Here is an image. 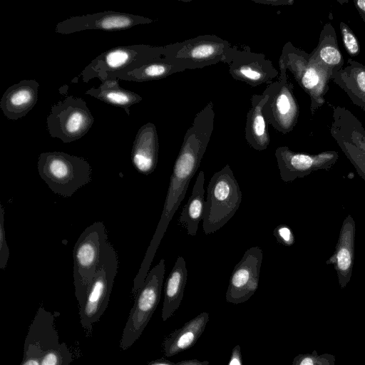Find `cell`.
Returning a JSON list of instances; mask_svg holds the SVG:
<instances>
[{
	"instance_id": "obj_1",
	"label": "cell",
	"mask_w": 365,
	"mask_h": 365,
	"mask_svg": "<svg viewBox=\"0 0 365 365\" xmlns=\"http://www.w3.org/2000/svg\"><path fill=\"white\" fill-rule=\"evenodd\" d=\"M38 174L51 191L63 197H71L91 181L92 168L83 158L59 152L39 155Z\"/></svg>"
},
{
	"instance_id": "obj_2",
	"label": "cell",
	"mask_w": 365,
	"mask_h": 365,
	"mask_svg": "<svg viewBox=\"0 0 365 365\" xmlns=\"http://www.w3.org/2000/svg\"><path fill=\"white\" fill-rule=\"evenodd\" d=\"M207 190L202 230L205 235H210L222 227L234 216L239 209L242 195L228 164L214 173Z\"/></svg>"
},
{
	"instance_id": "obj_3",
	"label": "cell",
	"mask_w": 365,
	"mask_h": 365,
	"mask_svg": "<svg viewBox=\"0 0 365 365\" xmlns=\"http://www.w3.org/2000/svg\"><path fill=\"white\" fill-rule=\"evenodd\" d=\"M110 244L105 225L100 221L87 227L77 240L73 257L74 294L78 304L93 280Z\"/></svg>"
},
{
	"instance_id": "obj_4",
	"label": "cell",
	"mask_w": 365,
	"mask_h": 365,
	"mask_svg": "<svg viewBox=\"0 0 365 365\" xmlns=\"http://www.w3.org/2000/svg\"><path fill=\"white\" fill-rule=\"evenodd\" d=\"M164 56L186 69L202 68L224 63L230 64L237 47L215 35L205 34L165 46Z\"/></svg>"
},
{
	"instance_id": "obj_5",
	"label": "cell",
	"mask_w": 365,
	"mask_h": 365,
	"mask_svg": "<svg viewBox=\"0 0 365 365\" xmlns=\"http://www.w3.org/2000/svg\"><path fill=\"white\" fill-rule=\"evenodd\" d=\"M165 47L145 44L120 46L103 52L85 67L83 82L97 78L101 82L118 72L132 70L164 56Z\"/></svg>"
},
{
	"instance_id": "obj_6",
	"label": "cell",
	"mask_w": 365,
	"mask_h": 365,
	"mask_svg": "<svg viewBox=\"0 0 365 365\" xmlns=\"http://www.w3.org/2000/svg\"><path fill=\"white\" fill-rule=\"evenodd\" d=\"M165 272V259L148 272L138 290L123 330L120 348L126 350L141 336L160 302Z\"/></svg>"
},
{
	"instance_id": "obj_7",
	"label": "cell",
	"mask_w": 365,
	"mask_h": 365,
	"mask_svg": "<svg viewBox=\"0 0 365 365\" xmlns=\"http://www.w3.org/2000/svg\"><path fill=\"white\" fill-rule=\"evenodd\" d=\"M118 264L116 251L110 244L93 280L78 304L80 323L88 334H91L93 324L99 321L108 307Z\"/></svg>"
},
{
	"instance_id": "obj_8",
	"label": "cell",
	"mask_w": 365,
	"mask_h": 365,
	"mask_svg": "<svg viewBox=\"0 0 365 365\" xmlns=\"http://www.w3.org/2000/svg\"><path fill=\"white\" fill-rule=\"evenodd\" d=\"M303 50L287 42L282 48L279 59L294 76L299 86L310 98V110L314 113L325 103L328 83L332 72L326 67L312 63Z\"/></svg>"
},
{
	"instance_id": "obj_9",
	"label": "cell",
	"mask_w": 365,
	"mask_h": 365,
	"mask_svg": "<svg viewBox=\"0 0 365 365\" xmlns=\"http://www.w3.org/2000/svg\"><path fill=\"white\" fill-rule=\"evenodd\" d=\"M94 118L81 98L68 96L53 105L46 118L47 129L52 138L71 143L84 136Z\"/></svg>"
},
{
	"instance_id": "obj_10",
	"label": "cell",
	"mask_w": 365,
	"mask_h": 365,
	"mask_svg": "<svg viewBox=\"0 0 365 365\" xmlns=\"http://www.w3.org/2000/svg\"><path fill=\"white\" fill-rule=\"evenodd\" d=\"M279 67L277 80L269 84L264 91L269 98L263 113L267 123L277 131L287 134L297 125L299 108L294 94V86L288 81L287 68L280 59Z\"/></svg>"
},
{
	"instance_id": "obj_11",
	"label": "cell",
	"mask_w": 365,
	"mask_h": 365,
	"mask_svg": "<svg viewBox=\"0 0 365 365\" xmlns=\"http://www.w3.org/2000/svg\"><path fill=\"white\" fill-rule=\"evenodd\" d=\"M275 157L281 179L289 182L304 178L313 171L331 169L336 163L339 155L334 150L309 154L281 146L276 149Z\"/></svg>"
},
{
	"instance_id": "obj_12",
	"label": "cell",
	"mask_w": 365,
	"mask_h": 365,
	"mask_svg": "<svg viewBox=\"0 0 365 365\" xmlns=\"http://www.w3.org/2000/svg\"><path fill=\"white\" fill-rule=\"evenodd\" d=\"M262 257V250L259 247H252L246 250L231 274L225 293L227 302L241 304L255 293L259 287Z\"/></svg>"
},
{
	"instance_id": "obj_13",
	"label": "cell",
	"mask_w": 365,
	"mask_h": 365,
	"mask_svg": "<svg viewBox=\"0 0 365 365\" xmlns=\"http://www.w3.org/2000/svg\"><path fill=\"white\" fill-rule=\"evenodd\" d=\"M153 20L130 14L107 11L93 14L70 17L56 24V32L71 34L85 30L120 31Z\"/></svg>"
},
{
	"instance_id": "obj_14",
	"label": "cell",
	"mask_w": 365,
	"mask_h": 365,
	"mask_svg": "<svg viewBox=\"0 0 365 365\" xmlns=\"http://www.w3.org/2000/svg\"><path fill=\"white\" fill-rule=\"evenodd\" d=\"M59 344L53 314L40 307L29 326L19 365H41L44 353Z\"/></svg>"
},
{
	"instance_id": "obj_15",
	"label": "cell",
	"mask_w": 365,
	"mask_h": 365,
	"mask_svg": "<svg viewBox=\"0 0 365 365\" xmlns=\"http://www.w3.org/2000/svg\"><path fill=\"white\" fill-rule=\"evenodd\" d=\"M229 65L230 74L235 80L252 87L269 85L279 75L272 61L264 54L252 51L248 46L237 48Z\"/></svg>"
},
{
	"instance_id": "obj_16",
	"label": "cell",
	"mask_w": 365,
	"mask_h": 365,
	"mask_svg": "<svg viewBox=\"0 0 365 365\" xmlns=\"http://www.w3.org/2000/svg\"><path fill=\"white\" fill-rule=\"evenodd\" d=\"M356 225L351 215L344 220L333 255L326 261L333 264L341 288L349 282L354 260V239Z\"/></svg>"
},
{
	"instance_id": "obj_17",
	"label": "cell",
	"mask_w": 365,
	"mask_h": 365,
	"mask_svg": "<svg viewBox=\"0 0 365 365\" xmlns=\"http://www.w3.org/2000/svg\"><path fill=\"white\" fill-rule=\"evenodd\" d=\"M39 83L34 79L21 80L9 87L0 101V108L9 120L25 116L36 105Z\"/></svg>"
},
{
	"instance_id": "obj_18",
	"label": "cell",
	"mask_w": 365,
	"mask_h": 365,
	"mask_svg": "<svg viewBox=\"0 0 365 365\" xmlns=\"http://www.w3.org/2000/svg\"><path fill=\"white\" fill-rule=\"evenodd\" d=\"M158 150L156 127L147 123L138 130L132 148L131 161L135 170L145 175L152 173L157 166Z\"/></svg>"
},
{
	"instance_id": "obj_19",
	"label": "cell",
	"mask_w": 365,
	"mask_h": 365,
	"mask_svg": "<svg viewBox=\"0 0 365 365\" xmlns=\"http://www.w3.org/2000/svg\"><path fill=\"white\" fill-rule=\"evenodd\" d=\"M268 98V94L264 91L259 95H253L251 108L247 114L245 139L253 149L258 151L267 149L270 143L267 123L263 113Z\"/></svg>"
},
{
	"instance_id": "obj_20",
	"label": "cell",
	"mask_w": 365,
	"mask_h": 365,
	"mask_svg": "<svg viewBox=\"0 0 365 365\" xmlns=\"http://www.w3.org/2000/svg\"><path fill=\"white\" fill-rule=\"evenodd\" d=\"M209 318V314L203 312L171 333L163 342L165 356L170 357L191 348L203 333Z\"/></svg>"
},
{
	"instance_id": "obj_21",
	"label": "cell",
	"mask_w": 365,
	"mask_h": 365,
	"mask_svg": "<svg viewBox=\"0 0 365 365\" xmlns=\"http://www.w3.org/2000/svg\"><path fill=\"white\" fill-rule=\"evenodd\" d=\"M331 80L349 96L353 104L365 112V66L348 58L347 65L332 73Z\"/></svg>"
},
{
	"instance_id": "obj_22",
	"label": "cell",
	"mask_w": 365,
	"mask_h": 365,
	"mask_svg": "<svg viewBox=\"0 0 365 365\" xmlns=\"http://www.w3.org/2000/svg\"><path fill=\"white\" fill-rule=\"evenodd\" d=\"M333 121L330 133L365 153V128L361 121L346 108L333 106Z\"/></svg>"
},
{
	"instance_id": "obj_23",
	"label": "cell",
	"mask_w": 365,
	"mask_h": 365,
	"mask_svg": "<svg viewBox=\"0 0 365 365\" xmlns=\"http://www.w3.org/2000/svg\"><path fill=\"white\" fill-rule=\"evenodd\" d=\"M310 62L322 65L332 73L343 68L344 58L339 48L334 26L327 23L321 31L317 47L308 54Z\"/></svg>"
},
{
	"instance_id": "obj_24",
	"label": "cell",
	"mask_w": 365,
	"mask_h": 365,
	"mask_svg": "<svg viewBox=\"0 0 365 365\" xmlns=\"http://www.w3.org/2000/svg\"><path fill=\"white\" fill-rule=\"evenodd\" d=\"M187 278L185 260L182 257L179 256L165 283L162 308L163 321L168 320L179 308L183 297Z\"/></svg>"
},
{
	"instance_id": "obj_25",
	"label": "cell",
	"mask_w": 365,
	"mask_h": 365,
	"mask_svg": "<svg viewBox=\"0 0 365 365\" xmlns=\"http://www.w3.org/2000/svg\"><path fill=\"white\" fill-rule=\"evenodd\" d=\"M183 71V68L163 56L132 70L113 74L108 78L114 77L119 80L144 82L162 79Z\"/></svg>"
},
{
	"instance_id": "obj_26",
	"label": "cell",
	"mask_w": 365,
	"mask_h": 365,
	"mask_svg": "<svg viewBox=\"0 0 365 365\" xmlns=\"http://www.w3.org/2000/svg\"><path fill=\"white\" fill-rule=\"evenodd\" d=\"M204 183L205 173L201 170L197 176L191 195L182 207L178 219L179 224L190 236L197 235L199 223L203 218L205 202Z\"/></svg>"
},
{
	"instance_id": "obj_27",
	"label": "cell",
	"mask_w": 365,
	"mask_h": 365,
	"mask_svg": "<svg viewBox=\"0 0 365 365\" xmlns=\"http://www.w3.org/2000/svg\"><path fill=\"white\" fill-rule=\"evenodd\" d=\"M117 78H108L101 82L98 88L93 87L85 93L109 105L122 108L129 115L130 107L141 101L143 98L136 93L120 87Z\"/></svg>"
},
{
	"instance_id": "obj_28",
	"label": "cell",
	"mask_w": 365,
	"mask_h": 365,
	"mask_svg": "<svg viewBox=\"0 0 365 365\" xmlns=\"http://www.w3.org/2000/svg\"><path fill=\"white\" fill-rule=\"evenodd\" d=\"M72 354L65 342L46 351L42 356L41 365H71Z\"/></svg>"
},
{
	"instance_id": "obj_29",
	"label": "cell",
	"mask_w": 365,
	"mask_h": 365,
	"mask_svg": "<svg viewBox=\"0 0 365 365\" xmlns=\"http://www.w3.org/2000/svg\"><path fill=\"white\" fill-rule=\"evenodd\" d=\"M346 157L365 181V153L359 148L339 138H334Z\"/></svg>"
},
{
	"instance_id": "obj_30",
	"label": "cell",
	"mask_w": 365,
	"mask_h": 365,
	"mask_svg": "<svg viewBox=\"0 0 365 365\" xmlns=\"http://www.w3.org/2000/svg\"><path fill=\"white\" fill-rule=\"evenodd\" d=\"M339 30L346 52L351 56H356L360 53V44L354 33L343 21L339 24Z\"/></svg>"
},
{
	"instance_id": "obj_31",
	"label": "cell",
	"mask_w": 365,
	"mask_h": 365,
	"mask_svg": "<svg viewBox=\"0 0 365 365\" xmlns=\"http://www.w3.org/2000/svg\"><path fill=\"white\" fill-rule=\"evenodd\" d=\"M9 249L6 240L4 209L0 203V269L4 270L9 257Z\"/></svg>"
},
{
	"instance_id": "obj_32",
	"label": "cell",
	"mask_w": 365,
	"mask_h": 365,
	"mask_svg": "<svg viewBox=\"0 0 365 365\" xmlns=\"http://www.w3.org/2000/svg\"><path fill=\"white\" fill-rule=\"evenodd\" d=\"M273 235L279 244L290 247L295 242V237L292 229L287 225H279L273 231Z\"/></svg>"
},
{
	"instance_id": "obj_33",
	"label": "cell",
	"mask_w": 365,
	"mask_h": 365,
	"mask_svg": "<svg viewBox=\"0 0 365 365\" xmlns=\"http://www.w3.org/2000/svg\"><path fill=\"white\" fill-rule=\"evenodd\" d=\"M227 365H243L240 346L237 344L232 349Z\"/></svg>"
},
{
	"instance_id": "obj_34",
	"label": "cell",
	"mask_w": 365,
	"mask_h": 365,
	"mask_svg": "<svg viewBox=\"0 0 365 365\" xmlns=\"http://www.w3.org/2000/svg\"><path fill=\"white\" fill-rule=\"evenodd\" d=\"M253 1H255L256 3L266 4L274 5V6H282V5L291 6L294 4V1H292V0H267V1L253 0Z\"/></svg>"
},
{
	"instance_id": "obj_35",
	"label": "cell",
	"mask_w": 365,
	"mask_h": 365,
	"mask_svg": "<svg viewBox=\"0 0 365 365\" xmlns=\"http://www.w3.org/2000/svg\"><path fill=\"white\" fill-rule=\"evenodd\" d=\"M354 4L365 24V0H356Z\"/></svg>"
},
{
	"instance_id": "obj_36",
	"label": "cell",
	"mask_w": 365,
	"mask_h": 365,
	"mask_svg": "<svg viewBox=\"0 0 365 365\" xmlns=\"http://www.w3.org/2000/svg\"><path fill=\"white\" fill-rule=\"evenodd\" d=\"M177 365H209L208 361H200L197 359L183 360L177 363Z\"/></svg>"
},
{
	"instance_id": "obj_37",
	"label": "cell",
	"mask_w": 365,
	"mask_h": 365,
	"mask_svg": "<svg viewBox=\"0 0 365 365\" xmlns=\"http://www.w3.org/2000/svg\"><path fill=\"white\" fill-rule=\"evenodd\" d=\"M148 365H177V363H173L169 360L161 359L154 360L150 362Z\"/></svg>"
}]
</instances>
